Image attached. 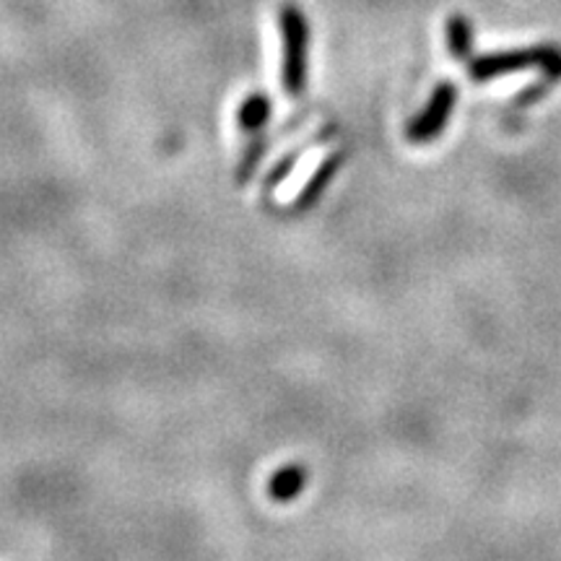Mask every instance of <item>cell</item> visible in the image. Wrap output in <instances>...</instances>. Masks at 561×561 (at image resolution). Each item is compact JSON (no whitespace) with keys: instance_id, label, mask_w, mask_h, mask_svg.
I'll use <instances>...</instances> for the list:
<instances>
[{"instance_id":"6","label":"cell","mask_w":561,"mask_h":561,"mask_svg":"<svg viewBox=\"0 0 561 561\" xmlns=\"http://www.w3.org/2000/svg\"><path fill=\"white\" fill-rule=\"evenodd\" d=\"M273 115V102L263 91H255V94L244 96L240 104V112H237V123H240L242 133H257L268 125Z\"/></svg>"},{"instance_id":"8","label":"cell","mask_w":561,"mask_h":561,"mask_svg":"<svg viewBox=\"0 0 561 561\" xmlns=\"http://www.w3.org/2000/svg\"><path fill=\"white\" fill-rule=\"evenodd\" d=\"M294 125H297V121H289L280 130H276V133H265V136L252 140V144H250L248 149H244V153H242L240 170H237V182H248V180L252 178V172H255L257 161H261V159L265 157V153H268L271 146L276 144V140H278L280 136H284L286 130H294Z\"/></svg>"},{"instance_id":"1","label":"cell","mask_w":561,"mask_h":561,"mask_svg":"<svg viewBox=\"0 0 561 561\" xmlns=\"http://www.w3.org/2000/svg\"><path fill=\"white\" fill-rule=\"evenodd\" d=\"M280 42H284V60H280V83L286 96H299L307 87V53H310V24L294 3L280 9Z\"/></svg>"},{"instance_id":"4","label":"cell","mask_w":561,"mask_h":561,"mask_svg":"<svg viewBox=\"0 0 561 561\" xmlns=\"http://www.w3.org/2000/svg\"><path fill=\"white\" fill-rule=\"evenodd\" d=\"M343 157H346V153L335 151L333 157H328L325 161H322V164L318 167V172H314L312 178L307 180V185L301 187V193L297 195V201H294V210H307V208H312L314 203L320 201V195L325 193V187L331 185L335 174H339L341 164H343Z\"/></svg>"},{"instance_id":"5","label":"cell","mask_w":561,"mask_h":561,"mask_svg":"<svg viewBox=\"0 0 561 561\" xmlns=\"http://www.w3.org/2000/svg\"><path fill=\"white\" fill-rule=\"evenodd\" d=\"M305 486H307L305 466H286V468H280V471L273 473V479L268 483V494L273 502L286 504V502L297 500L301 491H305Z\"/></svg>"},{"instance_id":"7","label":"cell","mask_w":561,"mask_h":561,"mask_svg":"<svg viewBox=\"0 0 561 561\" xmlns=\"http://www.w3.org/2000/svg\"><path fill=\"white\" fill-rule=\"evenodd\" d=\"M333 133H335V128H325V130L320 133V136H314V138H310V140H305V144H299L297 149H291L289 153H286L284 159H278L276 164H273V170L268 172V178H265V191H273V187H278L280 182H284L286 178H289L294 167L299 164V159L305 157V153L310 151L312 146H318V144H322V140L331 138Z\"/></svg>"},{"instance_id":"3","label":"cell","mask_w":561,"mask_h":561,"mask_svg":"<svg viewBox=\"0 0 561 561\" xmlns=\"http://www.w3.org/2000/svg\"><path fill=\"white\" fill-rule=\"evenodd\" d=\"M455 102H458V87L453 81L437 83V89L430 96V104L405 128V138L411 144H430V140L439 138L447 121H450Z\"/></svg>"},{"instance_id":"9","label":"cell","mask_w":561,"mask_h":561,"mask_svg":"<svg viewBox=\"0 0 561 561\" xmlns=\"http://www.w3.org/2000/svg\"><path fill=\"white\" fill-rule=\"evenodd\" d=\"M447 47H450V55L455 60L471 58L473 26L462 13H455V16L447 19Z\"/></svg>"},{"instance_id":"2","label":"cell","mask_w":561,"mask_h":561,"mask_svg":"<svg viewBox=\"0 0 561 561\" xmlns=\"http://www.w3.org/2000/svg\"><path fill=\"white\" fill-rule=\"evenodd\" d=\"M541 68L546 81L561 79V50L559 47H525V50H507L494 55H479V58H468V76L476 83H483L496 76L512 73V70H528Z\"/></svg>"}]
</instances>
